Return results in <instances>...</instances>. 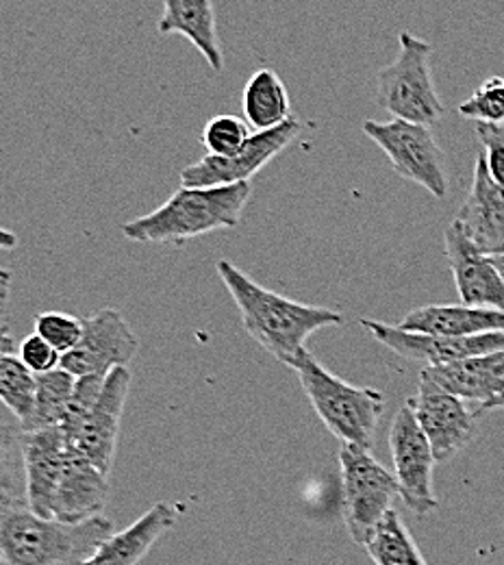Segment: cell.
Wrapping results in <instances>:
<instances>
[{
	"label": "cell",
	"mask_w": 504,
	"mask_h": 565,
	"mask_svg": "<svg viewBox=\"0 0 504 565\" xmlns=\"http://www.w3.org/2000/svg\"><path fill=\"white\" fill-rule=\"evenodd\" d=\"M216 270L239 309L248 335L288 367L309 353L304 344L315 331L344 324L340 311L289 300L253 281L226 259L217 262Z\"/></svg>",
	"instance_id": "cell-1"
},
{
	"label": "cell",
	"mask_w": 504,
	"mask_h": 565,
	"mask_svg": "<svg viewBox=\"0 0 504 565\" xmlns=\"http://www.w3.org/2000/svg\"><path fill=\"white\" fill-rule=\"evenodd\" d=\"M111 535L114 522L103 515L68 524L29 507L0 509V565H85Z\"/></svg>",
	"instance_id": "cell-2"
},
{
	"label": "cell",
	"mask_w": 504,
	"mask_h": 565,
	"mask_svg": "<svg viewBox=\"0 0 504 565\" xmlns=\"http://www.w3.org/2000/svg\"><path fill=\"white\" fill-rule=\"evenodd\" d=\"M250 194V183L179 188L159 210L122 224V235L138 244H185L219 228H235Z\"/></svg>",
	"instance_id": "cell-3"
},
{
	"label": "cell",
	"mask_w": 504,
	"mask_h": 565,
	"mask_svg": "<svg viewBox=\"0 0 504 565\" xmlns=\"http://www.w3.org/2000/svg\"><path fill=\"white\" fill-rule=\"evenodd\" d=\"M296 370L300 385L324 426L348 446L372 448L378 420L385 414V396L374 387H355L329 372L311 353Z\"/></svg>",
	"instance_id": "cell-4"
},
{
	"label": "cell",
	"mask_w": 504,
	"mask_h": 565,
	"mask_svg": "<svg viewBox=\"0 0 504 565\" xmlns=\"http://www.w3.org/2000/svg\"><path fill=\"white\" fill-rule=\"evenodd\" d=\"M398 42L396 62L376 76V103L392 114V120L432 127L446 114L432 81V44L409 31H403Z\"/></svg>",
	"instance_id": "cell-5"
},
{
	"label": "cell",
	"mask_w": 504,
	"mask_h": 565,
	"mask_svg": "<svg viewBox=\"0 0 504 565\" xmlns=\"http://www.w3.org/2000/svg\"><path fill=\"white\" fill-rule=\"evenodd\" d=\"M344 518L351 537L365 544L380 520L392 511V502L400 495L396 475L374 459L367 448L342 444L340 450Z\"/></svg>",
	"instance_id": "cell-6"
},
{
	"label": "cell",
	"mask_w": 504,
	"mask_h": 565,
	"mask_svg": "<svg viewBox=\"0 0 504 565\" xmlns=\"http://www.w3.org/2000/svg\"><path fill=\"white\" fill-rule=\"evenodd\" d=\"M363 134L392 161L396 174L425 188L435 199L448 194L446 154L431 134V127L405 120H365Z\"/></svg>",
	"instance_id": "cell-7"
},
{
	"label": "cell",
	"mask_w": 504,
	"mask_h": 565,
	"mask_svg": "<svg viewBox=\"0 0 504 565\" xmlns=\"http://www.w3.org/2000/svg\"><path fill=\"white\" fill-rule=\"evenodd\" d=\"M389 450L394 459V475L400 486V498L416 515H429L439 507L432 488L435 452L409 403H405L389 428Z\"/></svg>",
	"instance_id": "cell-8"
},
{
	"label": "cell",
	"mask_w": 504,
	"mask_h": 565,
	"mask_svg": "<svg viewBox=\"0 0 504 565\" xmlns=\"http://www.w3.org/2000/svg\"><path fill=\"white\" fill-rule=\"evenodd\" d=\"M140 351V338L125 316L116 309H103L83 320V338L76 349L62 356V370L76 379L109 376L127 367Z\"/></svg>",
	"instance_id": "cell-9"
},
{
	"label": "cell",
	"mask_w": 504,
	"mask_h": 565,
	"mask_svg": "<svg viewBox=\"0 0 504 565\" xmlns=\"http://www.w3.org/2000/svg\"><path fill=\"white\" fill-rule=\"evenodd\" d=\"M300 134L302 125L291 118L275 131L253 134L246 146L230 157L205 154L201 161L183 168L181 188H228L250 183V179L279 157Z\"/></svg>",
	"instance_id": "cell-10"
},
{
	"label": "cell",
	"mask_w": 504,
	"mask_h": 565,
	"mask_svg": "<svg viewBox=\"0 0 504 565\" xmlns=\"http://www.w3.org/2000/svg\"><path fill=\"white\" fill-rule=\"evenodd\" d=\"M360 324L378 344H383L392 353L409 361L427 363L425 367L450 365L465 359L504 351V331L476 335V338H439V335L409 333V331H403L400 327L378 322V320L363 318Z\"/></svg>",
	"instance_id": "cell-11"
},
{
	"label": "cell",
	"mask_w": 504,
	"mask_h": 565,
	"mask_svg": "<svg viewBox=\"0 0 504 565\" xmlns=\"http://www.w3.org/2000/svg\"><path fill=\"white\" fill-rule=\"evenodd\" d=\"M407 403L429 437L437 461L452 459L476 437V412H470L465 401L443 392L429 379L420 376L418 394Z\"/></svg>",
	"instance_id": "cell-12"
},
{
	"label": "cell",
	"mask_w": 504,
	"mask_h": 565,
	"mask_svg": "<svg viewBox=\"0 0 504 565\" xmlns=\"http://www.w3.org/2000/svg\"><path fill=\"white\" fill-rule=\"evenodd\" d=\"M129 387H131L129 367L114 370L105 379L100 398L92 407L89 416L78 426V430L71 441L85 459H89L107 477L116 461L118 435H120V424H122Z\"/></svg>",
	"instance_id": "cell-13"
},
{
	"label": "cell",
	"mask_w": 504,
	"mask_h": 565,
	"mask_svg": "<svg viewBox=\"0 0 504 565\" xmlns=\"http://www.w3.org/2000/svg\"><path fill=\"white\" fill-rule=\"evenodd\" d=\"M446 257L461 302L504 311V277L492 257H485L452 220L446 228Z\"/></svg>",
	"instance_id": "cell-14"
},
{
	"label": "cell",
	"mask_w": 504,
	"mask_h": 565,
	"mask_svg": "<svg viewBox=\"0 0 504 565\" xmlns=\"http://www.w3.org/2000/svg\"><path fill=\"white\" fill-rule=\"evenodd\" d=\"M73 444L68 441L62 426L24 433L22 430V455L26 472V502L29 509L51 520L53 498L60 479L64 475Z\"/></svg>",
	"instance_id": "cell-15"
},
{
	"label": "cell",
	"mask_w": 504,
	"mask_h": 565,
	"mask_svg": "<svg viewBox=\"0 0 504 565\" xmlns=\"http://www.w3.org/2000/svg\"><path fill=\"white\" fill-rule=\"evenodd\" d=\"M454 222L479 253L492 259L504 255V188L490 177L483 154L476 159L472 188Z\"/></svg>",
	"instance_id": "cell-16"
},
{
	"label": "cell",
	"mask_w": 504,
	"mask_h": 565,
	"mask_svg": "<svg viewBox=\"0 0 504 565\" xmlns=\"http://www.w3.org/2000/svg\"><path fill=\"white\" fill-rule=\"evenodd\" d=\"M109 498V479L76 448H71L64 475L53 498L51 520L78 524L98 518Z\"/></svg>",
	"instance_id": "cell-17"
},
{
	"label": "cell",
	"mask_w": 504,
	"mask_h": 565,
	"mask_svg": "<svg viewBox=\"0 0 504 565\" xmlns=\"http://www.w3.org/2000/svg\"><path fill=\"white\" fill-rule=\"evenodd\" d=\"M422 379H429L443 392L461 401L485 405L504 394V351L465 359L450 365L422 367Z\"/></svg>",
	"instance_id": "cell-18"
},
{
	"label": "cell",
	"mask_w": 504,
	"mask_h": 565,
	"mask_svg": "<svg viewBox=\"0 0 504 565\" xmlns=\"http://www.w3.org/2000/svg\"><path fill=\"white\" fill-rule=\"evenodd\" d=\"M403 331L439 338H476L504 331V311L468 305H425L405 316Z\"/></svg>",
	"instance_id": "cell-19"
},
{
	"label": "cell",
	"mask_w": 504,
	"mask_h": 565,
	"mask_svg": "<svg viewBox=\"0 0 504 565\" xmlns=\"http://www.w3.org/2000/svg\"><path fill=\"white\" fill-rule=\"evenodd\" d=\"M157 29L161 35H183L199 49L214 71L224 68V55L217 40L216 7L212 0H165Z\"/></svg>",
	"instance_id": "cell-20"
},
{
	"label": "cell",
	"mask_w": 504,
	"mask_h": 565,
	"mask_svg": "<svg viewBox=\"0 0 504 565\" xmlns=\"http://www.w3.org/2000/svg\"><path fill=\"white\" fill-rule=\"evenodd\" d=\"M174 522L176 511L172 504L157 502L129 529L114 533L85 565H138Z\"/></svg>",
	"instance_id": "cell-21"
},
{
	"label": "cell",
	"mask_w": 504,
	"mask_h": 565,
	"mask_svg": "<svg viewBox=\"0 0 504 565\" xmlns=\"http://www.w3.org/2000/svg\"><path fill=\"white\" fill-rule=\"evenodd\" d=\"M242 107L246 122L255 129V134L275 131L293 118L288 87L283 78L270 68H261L248 78Z\"/></svg>",
	"instance_id": "cell-22"
},
{
	"label": "cell",
	"mask_w": 504,
	"mask_h": 565,
	"mask_svg": "<svg viewBox=\"0 0 504 565\" xmlns=\"http://www.w3.org/2000/svg\"><path fill=\"white\" fill-rule=\"evenodd\" d=\"M363 548L374 565H429L400 513L394 509L372 531Z\"/></svg>",
	"instance_id": "cell-23"
},
{
	"label": "cell",
	"mask_w": 504,
	"mask_h": 565,
	"mask_svg": "<svg viewBox=\"0 0 504 565\" xmlns=\"http://www.w3.org/2000/svg\"><path fill=\"white\" fill-rule=\"evenodd\" d=\"M76 381H78L76 376L62 367L55 372H49V374H40L37 376L35 412L22 430L33 433V430L62 426L66 414H68V407L73 403Z\"/></svg>",
	"instance_id": "cell-24"
},
{
	"label": "cell",
	"mask_w": 504,
	"mask_h": 565,
	"mask_svg": "<svg viewBox=\"0 0 504 565\" xmlns=\"http://www.w3.org/2000/svg\"><path fill=\"white\" fill-rule=\"evenodd\" d=\"M0 398L20 428H24L35 412L37 374H33L18 354L0 356Z\"/></svg>",
	"instance_id": "cell-25"
},
{
	"label": "cell",
	"mask_w": 504,
	"mask_h": 565,
	"mask_svg": "<svg viewBox=\"0 0 504 565\" xmlns=\"http://www.w3.org/2000/svg\"><path fill=\"white\" fill-rule=\"evenodd\" d=\"M250 138H253L250 125L244 118L233 114H222V116H214L205 125L201 143L212 157H230L237 150H242Z\"/></svg>",
	"instance_id": "cell-26"
},
{
	"label": "cell",
	"mask_w": 504,
	"mask_h": 565,
	"mask_svg": "<svg viewBox=\"0 0 504 565\" xmlns=\"http://www.w3.org/2000/svg\"><path fill=\"white\" fill-rule=\"evenodd\" d=\"M459 114L474 122L504 125V78L492 76L479 85V89L459 105Z\"/></svg>",
	"instance_id": "cell-27"
},
{
	"label": "cell",
	"mask_w": 504,
	"mask_h": 565,
	"mask_svg": "<svg viewBox=\"0 0 504 565\" xmlns=\"http://www.w3.org/2000/svg\"><path fill=\"white\" fill-rule=\"evenodd\" d=\"M35 333L57 353L68 354L83 338V320L64 311H44L35 318Z\"/></svg>",
	"instance_id": "cell-28"
},
{
	"label": "cell",
	"mask_w": 504,
	"mask_h": 565,
	"mask_svg": "<svg viewBox=\"0 0 504 565\" xmlns=\"http://www.w3.org/2000/svg\"><path fill=\"white\" fill-rule=\"evenodd\" d=\"M18 356L20 361L33 372V374H49L62 367V356L57 353L44 338H40L37 333L29 335L22 340V344L18 347Z\"/></svg>",
	"instance_id": "cell-29"
},
{
	"label": "cell",
	"mask_w": 504,
	"mask_h": 565,
	"mask_svg": "<svg viewBox=\"0 0 504 565\" xmlns=\"http://www.w3.org/2000/svg\"><path fill=\"white\" fill-rule=\"evenodd\" d=\"M474 131L483 143L485 163L490 170V177L504 188V125H485L474 122Z\"/></svg>",
	"instance_id": "cell-30"
},
{
	"label": "cell",
	"mask_w": 504,
	"mask_h": 565,
	"mask_svg": "<svg viewBox=\"0 0 504 565\" xmlns=\"http://www.w3.org/2000/svg\"><path fill=\"white\" fill-rule=\"evenodd\" d=\"M492 409H504V394L503 396H498V398H494V401H490V403H485V405H481V407L476 409V416H481V414H485V412H492Z\"/></svg>",
	"instance_id": "cell-31"
},
{
	"label": "cell",
	"mask_w": 504,
	"mask_h": 565,
	"mask_svg": "<svg viewBox=\"0 0 504 565\" xmlns=\"http://www.w3.org/2000/svg\"><path fill=\"white\" fill-rule=\"evenodd\" d=\"M2 235H4V239H7V242H4V248H11V246L15 244V237H13L9 231H4Z\"/></svg>",
	"instance_id": "cell-32"
},
{
	"label": "cell",
	"mask_w": 504,
	"mask_h": 565,
	"mask_svg": "<svg viewBox=\"0 0 504 565\" xmlns=\"http://www.w3.org/2000/svg\"><path fill=\"white\" fill-rule=\"evenodd\" d=\"M494 264H496V268L501 270V275L504 277V255H501V257H494Z\"/></svg>",
	"instance_id": "cell-33"
}]
</instances>
